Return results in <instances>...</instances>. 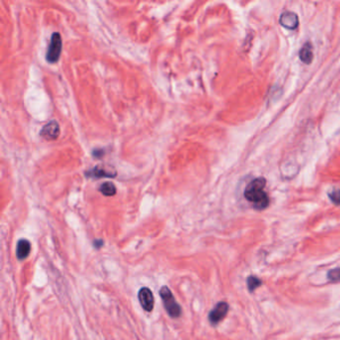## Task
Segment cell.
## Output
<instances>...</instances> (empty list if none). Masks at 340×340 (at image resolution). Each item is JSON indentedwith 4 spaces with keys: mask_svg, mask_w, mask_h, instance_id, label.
<instances>
[{
    "mask_svg": "<svg viewBox=\"0 0 340 340\" xmlns=\"http://www.w3.org/2000/svg\"><path fill=\"white\" fill-rule=\"evenodd\" d=\"M265 184L266 182L264 178H257L250 182L244 190V198L249 203H252L253 207L259 210L266 209L270 205V199L264 192Z\"/></svg>",
    "mask_w": 340,
    "mask_h": 340,
    "instance_id": "cell-1",
    "label": "cell"
},
{
    "mask_svg": "<svg viewBox=\"0 0 340 340\" xmlns=\"http://www.w3.org/2000/svg\"><path fill=\"white\" fill-rule=\"evenodd\" d=\"M160 296L163 300L164 307L169 313V315L173 318H178L182 315V308L180 304L177 302V300L174 297V294L172 293L171 290L168 286H162L160 291Z\"/></svg>",
    "mask_w": 340,
    "mask_h": 340,
    "instance_id": "cell-2",
    "label": "cell"
},
{
    "mask_svg": "<svg viewBox=\"0 0 340 340\" xmlns=\"http://www.w3.org/2000/svg\"><path fill=\"white\" fill-rule=\"evenodd\" d=\"M62 50V39L59 33H53L48 50L46 53V59L50 63H55L59 60Z\"/></svg>",
    "mask_w": 340,
    "mask_h": 340,
    "instance_id": "cell-3",
    "label": "cell"
},
{
    "mask_svg": "<svg viewBox=\"0 0 340 340\" xmlns=\"http://www.w3.org/2000/svg\"><path fill=\"white\" fill-rule=\"evenodd\" d=\"M228 312V304L225 301L219 302L209 314V320L212 325H216L226 317Z\"/></svg>",
    "mask_w": 340,
    "mask_h": 340,
    "instance_id": "cell-4",
    "label": "cell"
},
{
    "mask_svg": "<svg viewBox=\"0 0 340 340\" xmlns=\"http://www.w3.org/2000/svg\"><path fill=\"white\" fill-rule=\"evenodd\" d=\"M138 298L144 310L150 312L154 308L155 299L152 291L149 288H142L138 292Z\"/></svg>",
    "mask_w": 340,
    "mask_h": 340,
    "instance_id": "cell-5",
    "label": "cell"
},
{
    "mask_svg": "<svg viewBox=\"0 0 340 340\" xmlns=\"http://www.w3.org/2000/svg\"><path fill=\"white\" fill-rule=\"evenodd\" d=\"M60 135V127L56 121H51L46 124L40 132V136L47 141H54Z\"/></svg>",
    "mask_w": 340,
    "mask_h": 340,
    "instance_id": "cell-6",
    "label": "cell"
},
{
    "mask_svg": "<svg viewBox=\"0 0 340 340\" xmlns=\"http://www.w3.org/2000/svg\"><path fill=\"white\" fill-rule=\"evenodd\" d=\"M279 22L284 28L294 30L298 26V16L294 12L285 11L280 15Z\"/></svg>",
    "mask_w": 340,
    "mask_h": 340,
    "instance_id": "cell-7",
    "label": "cell"
},
{
    "mask_svg": "<svg viewBox=\"0 0 340 340\" xmlns=\"http://www.w3.org/2000/svg\"><path fill=\"white\" fill-rule=\"evenodd\" d=\"M31 252V243L26 239H21L17 243L16 246V257L19 260L25 259Z\"/></svg>",
    "mask_w": 340,
    "mask_h": 340,
    "instance_id": "cell-8",
    "label": "cell"
},
{
    "mask_svg": "<svg viewBox=\"0 0 340 340\" xmlns=\"http://www.w3.org/2000/svg\"><path fill=\"white\" fill-rule=\"evenodd\" d=\"M312 45L310 42H307L304 44L299 52V57L301 59L302 62L307 63V64H310L312 59H313V49H312Z\"/></svg>",
    "mask_w": 340,
    "mask_h": 340,
    "instance_id": "cell-9",
    "label": "cell"
},
{
    "mask_svg": "<svg viewBox=\"0 0 340 340\" xmlns=\"http://www.w3.org/2000/svg\"><path fill=\"white\" fill-rule=\"evenodd\" d=\"M89 177H95V178H102V177H115L116 172H112V170H109L108 168H103L101 166L95 167L92 171L88 173Z\"/></svg>",
    "mask_w": 340,
    "mask_h": 340,
    "instance_id": "cell-10",
    "label": "cell"
},
{
    "mask_svg": "<svg viewBox=\"0 0 340 340\" xmlns=\"http://www.w3.org/2000/svg\"><path fill=\"white\" fill-rule=\"evenodd\" d=\"M100 192L106 196H112L116 194L117 190H116V187L113 183L107 182V183L102 184V186L100 187Z\"/></svg>",
    "mask_w": 340,
    "mask_h": 340,
    "instance_id": "cell-11",
    "label": "cell"
},
{
    "mask_svg": "<svg viewBox=\"0 0 340 340\" xmlns=\"http://www.w3.org/2000/svg\"><path fill=\"white\" fill-rule=\"evenodd\" d=\"M246 283H247L248 291L253 292L254 291H256V290L259 288V286H260L261 280H260L259 278H258L257 276L252 275V276H249V277L247 278Z\"/></svg>",
    "mask_w": 340,
    "mask_h": 340,
    "instance_id": "cell-12",
    "label": "cell"
},
{
    "mask_svg": "<svg viewBox=\"0 0 340 340\" xmlns=\"http://www.w3.org/2000/svg\"><path fill=\"white\" fill-rule=\"evenodd\" d=\"M327 277L332 282L340 281V267L339 268H334V270L329 271L328 274H327Z\"/></svg>",
    "mask_w": 340,
    "mask_h": 340,
    "instance_id": "cell-13",
    "label": "cell"
},
{
    "mask_svg": "<svg viewBox=\"0 0 340 340\" xmlns=\"http://www.w3.org/2000/svg\"><path fill=\"white\" fill-rule=\"evenodd\" d=\"M329 198L335 205H340V191H332L331 194H329Z\"/></svg>",
    "mask_w": 340,
    "mask_h": 340,
    "instance_id": "cell-14",
    "label": "cell"
}]
</instances>
